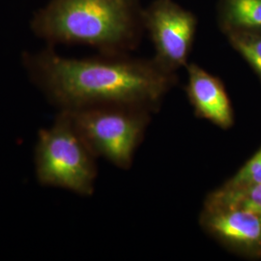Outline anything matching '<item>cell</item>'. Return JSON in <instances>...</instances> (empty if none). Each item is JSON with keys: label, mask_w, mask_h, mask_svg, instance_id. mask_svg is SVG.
I'll return each mask as SVG.
<instances>
[{"label": "cell", "mask_w": 261, "mask_h": 261, "mask_svg": "<svg viewBox=\"0 0 261 261\" xmlns=\"http://www.w3.org/2000/svg\"><path fill=\"white\" fill-rule=\"evenodd\" d=\"M31 70L62 110L116 106L154 110L177 81L152 59L125 54L65 58L45 51L31 59Z\"/></svg>", "instance_id": "cell-1"}, {"label": "cell", "mask_w": 261, "mask_h": 261, "mask_svg": "<svg viewBox=\"0 0 261 261\" xmlns=\"http://www.w3.org/2000/svg\"><path fill=\"white\" fill-rule=\"evenodd\" d=\"M143 9L141 0H51L38 13L33 28L54 43L125 54L138 47L145 31Z\"/></svg>", "instance_id": "cell-2"}, {"label": "cell", "mask_w": 261, "mask_h": 261, "mask_svg": "<svg viewBox=\"0 0 261 261\" xmlns=\"http://www.w3.org/2000/svg\"><path fill=\"white\" fill-rule=\"evenodd\" d=\"M95 157L65 110L54 126L39 133L36 173L44 185L64 188L82 196L92 195L97 175Z\"/></svg>", "instance_id": "cell-3"}, {"label": "cell", "mask_w": 261, "mask_h": 261, "mask_svg": "<svg viewBox=\"0 0 261 261\" xmlns=\"http://www.w3.org/2000/svg\"><path fill=\"white\" fill-rule=\"evenodd\" d=\"M67 112L96 157H103L118 168H130L148 125L150 111L103 106Z\"/></svg>", "instance_id": "cell-4"}, {"label": "cell", "mask_w": 261, "mask_h": 261, "mask_svg": "<svg viewBox=\"0 0 261 261\" xmlns=\"http://www.w3.org/2000/svg\"><path fill=\"white\" fill-rule=\"evenodd\" d=\"M197 24L196 15L174 0H153L143 9L144 29L155 49L153 59L172 73L186 68Z\"/></svg>", "instance_id": "cell-5"}, {"label": "cell", "mask_w": 261, "mask_h": 261, "mask_svg": "<svg viewBox=\"0 0 261 261\" xmlns=\"http://www.w3.org/2000/svg\"><path fill=\"white\" fill-rule=\"evenodd\" d=\"M199 223L205 232L231 252L261 258V219L252 211L205 200Z\"/></svg>", "instance_id": "cell-6"}, {"label": "cell", "mask_w": 261, "mask_h": 261, "mask_svg": "<svg viewBox=\"0 0 261 261\" xmlns=\"http://www.w3.org/2000/svg\"><path fill=\"white\" fill-rule=\"evenodd\" d=\"M186 93L196 114L224 130L233 126L234 112L224 83L196 63L186 66Z\"/></svg>", "instance_id": "cell-7"}, {"label": "cell", "mask_w": 261, "mask_h": 261, "mask_svg": "<svg viewBox=\"0 0 261 261\" xmlns=\"http://www.w3.org/2000/svg\"><path fill=\"white\" fill-rule=\"evenodd\" d=\"M217 24L224 34L261 33V0H218Z\"/></svg>", "instance_id": "cell-8"}, {"label": "cell", "mask_w": 261, "mask_h": 261, "mask_svg": "<svg viewBox=\"0 0 261 261\" xmlns=\"http://www.w3.org/2000/svg\"><path fill=\"white\" fill-rule=\"evenodd\" d=\"M206 200L240 206L252 211L261 219V184L241 187L223 185L207 196Z\"/></svg>", "instance_id": "cell-9"}, {"label": "cell", "mask_w": 261, "mask_h": 261, "mask_svg": "<svg viewBox=\"0 0 261 261\" xmlns=\"http://www.w3.org/2000/svg\"><path fill=\"white\" fill-rule=\"evenodd\" d=\"M224 36L261 82V33L234 31L224 34Z\"/></svg>", "instance_id": "cell-10"}, {"label": "cell", "mask_w": 261, "mask_h": 261, "mask_svg": "<svg viewBox=\"0 0 261 261\" xmlns=\"http://www.w3.org/2000/svg\"><path fill=\"white\" fill-rule=\"evenodd\" d=\"M257 184H261V146L224 185L241 187Z\"/></svg>", "instance_id": "cell-11"}]
</instances>
